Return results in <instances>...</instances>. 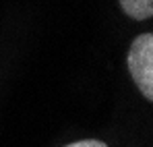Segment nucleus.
<instances>
[{
    "label": "nucleus",
    "instance_id": "3",
    "mask_svg": "<svg viewBox=\"0 0 153 147\" xmlns=\"http://www.w3.org/2000/svg\"><path fill=\"white\" fill-rule=\"evenodd\" d=\"M64 147H108V145L103 141H97V139H85V141H75V143Z\"/></svg>",
    "mask_w": 153,
    "mask_h": 147
},
{
    "label": "nucleus",
    "instance_id": "2",
    "mask_svg": "<svg viewBox=\"0 0 153 147\" xmlns=\"http://www.w3.org/2000/svg\"><path fill=\"white\" fill-rule=\"evenodd\" d=\"M120 6L134 21H145L153 17V0H120Z\"/></svg>",
    "mask_w": 153,
    "mask_h": 147
},
{
    "label": "nucleus",
    "instance_id": "1",
    "mask_svg": "<svg viewBox=\"0 0 153 147\" xmlns=\"http://www.w3.org/2000/svg\"><path fill=\"white\" fill-rule=\"evenodd\" d=\"M126 64L143 98L153 101V33H141L132 40Z\"/></svg>",
    "mask_w": 153,
    "mask_h": 147
}]
</instances>
